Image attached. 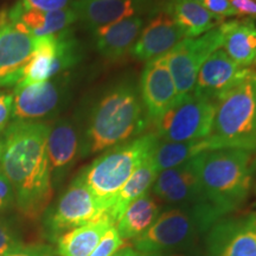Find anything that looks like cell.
<instances>
[{"label": "cell", "instance_id": "2e32d148", "mask_svg": "<svg viewBox=\"0 0 256 256\" xmlns=\"http://www.w3.org/2000/svg\"><path fill=\"white\" fill-rule=\"evenodd\" d=\"M183 40L185 36L182 28L168 10L162 6L144 25L130 54L138 60L148 62L168 55Z\"/></svg>", "mask_w": 256, "mask_h": 256}, {"label": "cell", "instance_id": "f35d334b", "mask_svg": "<svg viewBox=\"0 0 256 256\" xmlns=\"http://www.w3.org/2000/svg\"><path fill=\"white\" fill-rule=\"evenodd\" d=\"M198 2H200V0H198Z\"/></svg>", "mask_w": 256, "mask_h": 256}, {"label": "cell", "instance_id": "30bf717a", "mask_svg": "<svg viewBox=\"0 0 256 256\" xmlns=\"http://www.w3.org/2000/svg\"><path fill=\"white\" fill-rule=\"evenodd\" d=\"M220 25L196 38H185L166 55L170 72L177 89L178 100L192 92L198 72L211 54L222 48Z\"/></svg>", "mask_w": 256, "mask_h": 256}, {"label": "cell", "instance_id": "74e56055", "mask_svg": "<svg viewBox=\"0 0 256 256\" xmlns=\"http://www.w3.org/2000/svg\"><path fill=\"white\" fill-rule=\"evenodd\" d=\"M156 2H159V4H160V2H162V5H164V2H166V0H156Z\"/></svg>", "mask_w": 256, "mask_h": 256}, {"label": "cell", "instance_id": "603a6c76", "mask_svg": "<svg viewBox=\"0 0 256 256\" xmlns=\"http://www.w3.org/2000/svg\"><path fill=\"white\" fill-rule=\"evenodd\" d=\"M162 6L177 22L185 38L200 37L222 23L198 0H166Z\"/></svg>", "mask_w": 256, "mask_h": 256}, {"label": "cell", "instance_id": "5b68a950", "mask_svg": "<svg viewBox=\"0 0 256 256\" xmlns=\"http://www.w3.org/2000/svg\"><path fill=\"white\" fill-rule=\"evenodd\" d=\"M223 218L212 206L170 208L142 236L133 240V248L142 254L177 255L191 250L202 235Z\"/></svg>", "mask_w": 256, "mask_h": 256}, {"label": "cell", "instance_id": "836d02e7", "mask_svg": "<svg viewBox=\"0 0 256 256\" xmlns=\"http://www.w3.org/2000/svg\"><path fill=\"white\" fill-rule=\"evenodd\" d=\"M235 16L238 17L256 18V0H229Z\"/></svg>", "mask_w": 256, "mask_h": 256}, {"label": "cell", "instance_id": "ba28073f", "mask_svg": "<svg viewBox=\"0 0 256 256\" xmlns=\"http://www.w3.org/2000/svg\"><path fill=\"white\" fill-rule=\"evenodd\" d=\"M104 216L107 214L101 209L90 190L78 176L56 203L46 210L44 228L48 238L57 241L63 234Z\"/></svg>", "mask_w": 256, "mask_h": 256}, {"label": "cell", "instance_id": "f546056e", "mask_svg": "<svg viewBox=\"0 0 256 256\" xmlns=\"http://www.w3.org/2000/svg\"><path fill=\"white\" fill-rule=\"evenodd\" d=\"M14 95L0 92V134L4 133L12 120Z\"/></svg>", "mask_w": 256, "mask_h": 256}, {"label": "cell", "instance_id": "4fadbf2b", "mask_svg": "<svg viewBox=\"0 0 256 256\" xmlns=\"http://www.w3.org/2000/svg\"><path fill=\"white\" fill-rule=\"evenodd\" d=\"M37 38L10 22L6 12L0 14V89L20 81L30 62Z\"/></svg>", "mask_w": 256, "mask_h": 256}, {"label": "cell", "instance_id": "7c38bea8", "mask_svg": "<svg viewBox=\"0 0 256 256\" xmlns=\"http://www.w3.org/2000/svg\"><path fill=\"white\" fill-rule=\"evenodd\" d=\"M206 234V256H256V214L223 217Z\"/></svg>", "mask_w": 256, "mask_h": 256}, {"label": "cell", "instance_id": "9c48e42d", "mask_svg": "<svg viewBox=\"0 0 256 256\" xmlns=\"http://www.w3.org/2000/svg\"><path fill=\"white\" fill-rule=\"evenodd\" d=\"M69 94L70 78L66 72L46 82L14 87L12 121L46 122L62 110Z\"/></svg>", "mask_w": 256, "mask_h": 256}, {"label": "cell", "instance_id": "f1b7e54d", "mask_svg": "<svg viewBox=\"0 0 256 256\" xmlns=\"http://www.w3.org/2000/svg\"><path fill=\"white\" fill-rule=\"evenodd\" d=\"M200 4L208 10L210 14L220 22L224 18L235 16V11L229 0H200Z\"/></svg>", "mask_w": 256, "mask_h": 256}, {"label": "cell", "instance_id": "e0dca14e", "mask_svg": "<svg viewBox=\"0 0 256 256\" xmlns=\"http://www.w3.org/2000/svg\"><path fill=\"white\" fill-rule=\"evenodd\" d=\"M156 0H74L72 8L86 26H106L124 19L145 16L160 8Z\"/></svg>", "mask_w": 256, "mask_h": 256}, {"label": "cell", "instance_id": "8fae6325", "mask_svg": "<svg viewBox=\"0 0 256 256\" xmlns=\"http://www.w3.org/2000/svg\"><path fill=\"white\" fill-rule=\"evenodd\" d=\"M200 154L184 164L160 171L156 176L151 188L152 194L168 209L212 206L206 200L202 188Z\"/></svg>", "mask_w": 256, "mask_h": 256}, {"label": "cell", "instance_id": "52a82bcc", "mask_svg": "<svg viewBox=\"0 0 256 256\" xmlns=\"http://www.w3.org/2000/svg\"><path fill=\"white\" fill-rule=\"evenodd\" d=\"M217 101L194 95L179 98L170 110L153 122L152 132L160 142L202 140L210 134Z\"/></svg>", "mask_w": 256, "mask_h": 256}, {"label": "cell", "instance_id": "9a60e30c", "mask_svg": "<svg viewBox=\"0 0 256 256\" xmlns=\"http://www.w3.org/2000/svg\"><path fill=\"white\" fill-rule=\"evenodd\" d=\"M139 90L151 124L178 101L177 89L170 72L166 55L146 62Z\"/></svg>", "mask_w": 256, "mask_h": 256}, {"label": "cell", "instance_id": "44dd1931", "mask_svg": "<svg viewBox=\"0 0 256 256\" xmlns=\"http://www.w3.org/2000/svg\"><path fill=\"white\" fill-rule=\"evenodd\" d=\"M224 52L240 66L256 64V25L252 19L230 20L220 24Z\"/></svg>", "mask_w": 256, "mask_h": 256}, {"label": "cell", "instance_id": "8d00e7d4", "mask_svg": "<svg viewBox=\"0 0 256 256\" xmlns=\"http://www.w3.org/2000/svg\"><path fill=\"white\" fill-rule=\"evenodd\" d=\"M2 144L0 142V158H2Z\"/></svg>", "mask_w": 256, "mask_h": 256}, {"label": "cell", "instance_id": "7402d4cb", "mask_svg": "<svg viewBox=\"0 0 256 256\" xmlns=\"http://www.w3.org/2000/svg\"><path fill=\"white\" fill-rule=\"evenodd\" d=\"M162 212L160 202L148 191L127 206L115 226L124 241H133L148 232Z\"/></svg>", "mask_w": 256, "mask_h": 256}, {"label": "cell", "instance_id": "d6a6232c", "mask_svg": "<svg viewBox=\"0 0 256 256\" xmlns=\"http://www.w3.org/2000/svg\"><path fill=\"white\" fill-rule=\"evenodd\" d=\"M8 256H55L54 249L46 244L22 246Z\"/></svg>", "mask_w": 256, "mask_h": 256}, {"label": "cell", "instance_id": "4dcf8cb0", "mask_svg": "<svg viewBox=\"0 0 256 256\" xmlns=\"http://www.w3.org/2000/svg\"><path fill=\"white\" fill-rule=\"evenodd\" d=\"M16 203L14 191L8 179L0 171V212L11 209Z\"/></svg>", "mask_w": 256, "mask_h": 256}, {"label": "cell", "instance_id": "e575fe53", "mask_svg": "<svg viewBox=\"0 0 256 256\" xmlns=\"http://www.w3.org/2000/svg\"><path fill=\"white\" fill-rule=\"evenodd\" d=\"M140 252H136V249L133 247H124L119 249L115 254H113L112 256H139Z\"/></svg>", "mask_w": 256, "mask_h": 256}, {"label": "cell", "instance_id": "83f0119b", "mask_svg": "<svg viewBox=\"0 0 256 256\" xmlns=\"http://www.w3.org/2000/svg\"><path fill=\"white\" fill-rule=\"evenodd\" d=\"M22 247L17 232L6 220L0 218V256H8Z\"/></svg>", "mask_w": 256, "mask_h": 256}, {"label": "cell", "instance_id": "6da1fadb", "mask_svg": "<svg viewBox=\"0 0 256 256\" xmlns=\"http://www.w3.org/2000/svg\"><path fill=\"white\" fill-rule=\"evenodd\" d=\"M50 124L12 121L6 128L0 171L14 191L16 206L25 217L36 220L52 197L46 139Z\"/></svg>", "mask_w": 256, "mask_h": 256}, {"label": "cell", "instance_id": "7a4b0ae2", "mask_svg": "<svg viewBox=\"0 0 256 256\" xmlns=\"http://www.w3.org/2000/svg\"><path fill=\"white\" fill-rule=\"evenodd\" d=\"M150 124L139 83L124 78L110 86L92 104L82 130L81 156L104 152L142 136Z\"/></svg>", "mask_w": 256, "mask_h": 256}, {"label": "cell", "instance_id": "ac0fdd59", "mask_svg": "<svg viewBox=\"0 0 256 256\" xmlns=\"http://www.w3.org/2000/svg\"><path fill=\"white\" fill-rule=\"evenodd\" d=\"M81 139L82 130L72 119H60L50 124L46 152L52 185L63 180L81 156Z\"/></svg>", "mask_w": 256, "mask_h": 256}, {"label": "cell", "instance_id": "484cf974", "mask_svg": "<svg viewBox=\"0 0 256 256\" xmlns=\"http://www.w3.org/2000/svg\"><path fill=\"white\" fill-rule=\"evenodd\" d=\"M204 151H208L204 139L182 142H160L158 140L154 150L151 153V158L159 174L160 171L184 164L185 162Z\"/></svg>", "mask_w": 256, "mask_h": 256}, {"label": "cell", "instance_id": "d4e9b609", "mask_svg": "<svg viewBox=\"0 0 256 256\" xmlns=\"http://www.w3.org/2000/svg\"><path fill=\"white\" fill-rule=\"evenodd\" d=\"M158 171H156L151 156L147 158L142 165L138 168L130 178L126 182L119 194H116L115 200L112 204L107 216L113 220L115 224L120 218L124 211L127 209L132 202L142 197L151 190L153 183H154Z\"/></svg>", "mask_w": 256, "mask_h": 256}, {"label": "cell", "instance_id": "4316f807", "mask_svg": "<svg viewBox=\"0 0 256 256\" xmlns=\"http://www.w3.org/2000/svg\"><path fill=\"white\" fill-rule=\"evenodd\" d=\"M124 247V240L118 232L116 226H113L106 232L104 238L98 242L96 247L89 256H112L119 249Z\"/></svg>", "mask_w": 256, "mask_h": 256}, {"label": "cell", "instance_id": "8992f818", "mask_svg": "<svg viewBox=\"0 0 256 256\" xmlns=\"http://www.w3.org/2000/svg\"><path fill=\"white\" fill-rule=\"evenodd\" d=\"M208 151L238 148L256 153V74L217 100Z\"/></svg>", "mask_w": 256, "mask_h": 256}, {"label": "cell", "instance_id": "5bb4252c", "mask_svg": "<svg viewBox=\"0 0 256 256\" xmlns=\"http://www.w3.org/2000/svg\"><path fill=\"white\" fill-rule=\"evenodd\" d=\"M255 74L250 68L240 66L222 49H218L211 54L202 66L192 92L217 101L240 83L252 78Z\"/></svg>", "mask_w": 256, "mask_h": 256}, {"label": "cell", "instance_id": "277c9868", "mask_svg": "<svg viewBox=\"0 0 256 256\" xmlns=\"http://www.w3.org/2000/svg\"><path fill=\"white\" fill-rule=\"evenodd\" d=\"M156 142L154 132L144 133L102 152L78 174L106 214L134 171L151 156Z\"/></svg>", "mask_w": 256, "mask_h": 256}, {"label": "cell", "instance_id": "d6986e66", "mask_svg": "<svg viewBox=\"0 0 256 256\" xmlns=\"http://www.w3.org/2000/svg\"><path fill=\"white\" fill-rule=\"evenodd\" d=\"M6 17L19 28L36 38L62 34L78 20L72 5L55 11H40L26 8L20 2H16L6 12Z\"/></svg>", "mask_w": 256, "mask_h": 256}, {"label": "cell", "instance_id": "ffe728a7", "mask_svg": "<svg viewBox=\"0 0 256 256\" xmlns=\"http://www.w3.org/2000/svg\"><path fill=\"white\" fill-rule=\"evenodd\" d=\"M146 20L144 16L130 17L92 30L95 46L106 60H118L130 52Z\"/></svg>", "mask_w": 256, "mask_h": 256}, {"label": "cell", "instance_id": "1f68e13d", "mask_svg": "<svg viewBox=\"0 0 256 256\" xmlns=\"http://www.w3.org/2000/svg\"><path fill=\"white\" fill-rule=\"evenodd\" d=\"M24 6L40 11H55L66 8L72 0H19Z\"/></svg>", "mask_w": 256, "mask_h": 256}, {"label": "cell", "instance_id": "3957f363", "mask_svg": "<svg viewBox=\"0 0 256 256\" xmlns=\"http://www.w3.org/2000/svg\"><path fill=\"white\" fill-rule=\"evenodd\" d=\"M256 170V153L218 148L200 154V179L206 200L222 217L247 200Z\"/></svg>", "mask_w": 256, "mask_h": 256}, {"label": "cell", "instance_id": "cb8c5ba5", "mask_svg": "<svg viewBox=\"0 0 256 256\" xmlns=\"http://www.w3.org/2000/svg\"><path fill=\"white\" fill-rule=\"evenodd\" d=\"M115 226L108 216L63 234L57 240L60 256H89L110 226Z\"/></svg>", "mask_w": 256, "mask_h": 256}, {"label": "cell", "instance_id": "d590c367", "mask_svg": "<svg viewBox=\"0 0 256 256\" xmlns=\"http://www.w3.org/2000/svg\"><path fill=\"white\" fill-rule=\"evenodd\" d=\"M139 256H176V255H159V254H142L140 252Z\"/></svg>", "mask_w": 256, "mask_h": 256}]
</instances>
